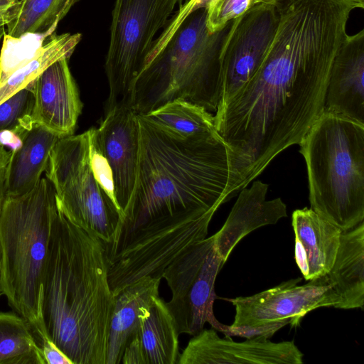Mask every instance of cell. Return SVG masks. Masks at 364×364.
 <instances>
[{"mask_svg": "<svg viewBox=\"0 0 364 364\" xmlns=\"http://www.w3.org/2000/svg\"><path fill=\"white\" fill-rule=\"evenodd\" d=\"M268 188V184L258 180L250 188L242 189L225 223L213 235L217 251L225 263L247 235L287 217V205L280 198L267 200Z\"/></svg>", "mask_w": 364, "mask_h": 364, "instance_id": "obj_17", "label": "cell"}, {"mask_svg": "<svg viewBox=\"0 0 364 364\" xmlns=\"http://www.w3.org/2000/svg\"><path fill=\"white\" fill-rule=\"evenodd\" d=\"M279 21L278 0L258 4L231 21L219 58L220 93L218 107L231 98L259 68Z\"/></svg>", "mask_w": 364, "mask_h": 364, "instance_id": "obj_11", "label": "cell"}, {"mask_svg": "<svg viewBox=\"0 0 364 364\" xmlns=\"http://www.w3.org/2000/svg\"><path fill=\"white\" fill-rule=\"evenodd\" d=\"M188 1V0H185V1Z\"/></svg>", "mask_w": 364, "mask_h": 364, "instance_id": "obj_38", "label": "cell"}, {"mask_svg": "<svg viewBox=\"0 0 364 364\" xmlns=\"http://www.w3.org/2000/svg\"><path fill=\"white\" fill-rule=\"evenodd\" d=\"M90 139V129L60 138L51 150L46 175L63 215L107 245L114 237L120 210L95 178Z\"/></svg>", "mask_w": 364, "mask_h": 364, "instance_id": "obj_7", "label": "cell"}, {"mask_svg": "<svg viewBox=\"0 0 364 364\" xmlns=\"http://www.w3.org/2000/svg\"><path fill=\"white\" fill-rule=\"evenodd\" d=\"M215 212L211 210L190 221L146 226L134 231L107 259L108 282L114 296L143 277L161 279L172 262L207 237Z\"/></svg>", "mask_w": 364, "mask_h": 364, "instance_id": "obj_9", "label": "cell"}, {"mask_svg": "<svg viewBox=\"0 0 364 364\" xmlns=\"http://www.w3.org/2000/svg\"><path fill=\"white\" fill-rule=\"evenodd\" d=\"M214 0H188L179 5L176 11L181 17H186L190 13L199 9H206Z\"/></svg>", "mask_w": 364, "mask_h": 364, "instance_id": "obj_33", "label": "cell"}, {"mask_svg": "<svg viewBox=\"0 0 364 364\" xmlns=\"http://www.w3.org/2000/svg\"><path fill=\"white\" fill-rule=\"evenodd\" d=\"M301 277L291 279L271 289L248 296L225 299L235 309L232 326H256L288 320L297 327L309 312L336 306L341 299L326 275L299 285Z\"/></svg>", "mask_w": 364, "mask_h": 364, "instance_id": "obj_12", "label": "cell"}, {"mask_svg": "<svg viewBox=\"0 0 364 364\" xmlns=\"http://www.w3.org/2000/svg\"><path fill=\"white\" fill-rule=\"evenodd\" d=\"M183 0H115L105 70L109 86L105 111L128 104L157 33Z\"/></svg>", "mask_w": 364, "mask_h": 364, "instance_id": "obj_8", "label": "cell"}, {"mask_svg": "<svg viewBox=\"0 0 364 364\" xmlns=\"http://www.w3.org/2000/svg\"><path fill=\"white\" fill-rule=\"evenodd\" d=\"M19 0H0V26L7 25Z\"/></svg>", "mask_w": 364, "mask_h": 364, "instance_id": "obj_34", "label": "cell"}, {"mask_svg": "<svg viewBox=\"0 0 364 364\" xmlns=\"http://www.w3.org/2000/svg\"><path fill=\"white\" fill-rule=\"evenodd\" d=\"M5 34V30L4 26H0V41Z\"/></svg>", "mask_w": 364, "mask_h": 364, "instance_id": "obj_36", "label": "cell"}, {"mask_svg": "<svg viewBox=\"0 0 364 364\" xmlns=\"http://www.w3.org/2000/svg\"><path fill=\"white\" fill-rule=\"evenodd\" d=\"M161 279L143 277L115 296L111 317L106 364H119L124 350L139 333L142 315L159 296Z\"/></svg>", "mask_w": 364, "mask_h": 364, "instance_id": "obj_19", "label": "cell"}, {"mask_svg": "<svg viewBox=\"0 0 364 364\" xmlns=\"http://www.w3.org/2000/svg\"><path fill=\"white\" fill-rule=\"evenodd\" d=\"M6 171L7 166L6 163L0 159V210L6 198Z\"/></svg>", "mask_w": 364, "mask_h": 364, "instance_id": "obj_35", "label": "cell"}, {"mask_svg": "<svg viewBox=\"0 0 364 364\" xmlns=\"http://www.w3.org/2000/svg\"><path fill=\"white\" fill-rule=\"evenodd\" d=\"M3 295L2 289H1V272H0V296Z\"/></svg>", "mask_w": 364, "mask_h": 364, "instance_id": "obj_37", "label": "cell"}, {"mask_svg": "<svg viewBox=\"0 0 364 364\" xmlns=\"http://www.w3.org/2000/svg\"><path fill=\"white\" fill-rule=\"evenodd\" d=\"M206 21L204 8L169 18L133 84L128 105L136 114L146 115L176 99L215 112L220 93V53L231 21L212 33Z\"/></svg>", "mask_w": 364, "mask_h": 364, "instance_id": "obj_4", "label": "cell"}, {"mask_svg": "<svg viewBox=\"0 0 364 364\" xmlns=\"http://www.w3.org/2000/svg\"><path fill=\"white\" fill-rule=\"evenodd\" d=\"M46 364H73L71 360L50 339L41 346Z\"/></svg>", "mask_w": 364, "mask_h": 364, "instance_id": "obj_32", "label": "cell"}, {"mask_svg": "<svg viewBox=\"0 0 364 364\" xmlns=\"http://www.w3.org/2000/svg\"><path fill=\"white\" fill-rule=\"evenodd\" d=\"M289 323L290 322L288 320L279 321L256 326H232L231 325L227 326L222 323L219 331L222 332L225 336L229 337L240 336L246 338H252L258 336H262L269 339L279 329Z\"/></svg>", "mask_w": 364, "mask_h": 364, "instance_id": "obj_30", "label": "cell"}, {"mask_svg": "<svg viewBox=\"0 0 364 364\" xmlns=\"http://www.w3.org/2000/svg\"><path fill=\"white\" fill-rule=\"evenodd\" d=\"M324 110L364 124V29L348 35L333 60Z\"/></svg>", "mask_w": 364, "mask_h": 364, "instance_id": "obj_16", "label": "cell"}, {"mask_svg": "<svg viewBox=\"0 0 364 364\" xmlns=\"http://www.w3.org/2000/svg\"><path fill=\"white\" fill-rule=\"evenodd\" d=\"M311 209L342 231L364 219V124L323 110L299 144Z\"/></svg>", "mask_w": 364, "mask_h": 364, "instance_id": "obj_6", "label": "cell"}, {"mask_svg": "<svg viewBox=\"0 0 364 364\" xmlns=\"http://www.w3.org/2000/svg\"><path fill=\"white\" fill-rule=\"evenodd\" d=\"M137 118L135 185L105 245L107 259L138 228L200 218L245 188L235 155L216 130L183 136L146 115Z\"/></svg>", "mask_w": 364, "mask_h": 364, "instance_id": "obj_2", "label": "cell"}, {"mask_svg": "<svg viewBox=\"0 0 364 364\" xmlns=\"http://www.w3.org/2000/svg\"><path fill=\"white\" fill-rule=\"evenodd\" d=\"M114 299L104 242L58 208L41 282L47 337L73 364H106Z\"/></svg>", "mask_w": 364, "mask_h": 364, "instance_id": "obj_3", "label": "cell"}, {"mask_svg": "<svg viewBox=\"0 0 364 364\" xmlns=\"http://www.w3.org/2000/svg\"><path fill=\"white\" fill-rule=\"evenodd\" d=\"M90 161L96 181L107 196L117 204L112 172L107 159L97 143L95 128L90 129Z\"/></svg>", "mask_w": 364, "mask_h": 364, "instance_id": "obj_29", "label": "cell"}, {"mask_svg": "<svg viewBox=\"0 0 364 364\" xmlns=\"http://www.w3.org/2000/svg\"><path fill=\"white\" fill-rule=\"evenodd\" d=\"M356 7L353 0H278L279 21L263 61L213 115L245 188L299 144L323 112L331 68Z\"/></svg>", "mask_w": 364, "mask_h": 364, "instance_id": "obj_1", "label": "cell"}, {"mask_svg": "<svg viewBox=\"0 0 364 364\" xmlns=\"http://www.w3.org/2000/svg\"><path fill=\"white\" fill-rule=\"evenodd\" d=\"M303 357L294 341L273 343L258 336L236 342L211 328L193 336L177 364H302Z\"/></svg>", "mask_w": 364, "mask_h": 364, "instance_id": "obj_13", "label": "cell"}, {"mask_svg": "<svg viewBox=\"0 0 364 364\" xmlns=\"http://www.w3.org/2000/svg\"><path fill=\"white\" fill-rule=\"evenodd\" d=\"M294 232V259L306 281L327 274L335 259L342 230L312 209L295 210L291 215Z\"/></svg>", "mask_w": 364, "mask_h": 364, "instance_id": "obj_18", "label": "cell"}, {"mask_svg": "<svg viewBox=\"0 0 364 364\" xmlns=\"http://www.w3.org/2000/svg\"><path fill=\"white\" fill-rule=\"evenodd\" d=\"M34 80L0 103V134L11 133L18 139L34 124Z\"/></svg>", "mask_w": 364, "mask_h": 364, "instance_id": "obj_27", "label": "cell"}, {"mask_svg": "<svg viewBox=\"0 0 364 364\" xmlns=\"http://www.w3.org/2000/svg\"><path fill=\"white\" fill-rule=\"evenodd\" d=\"M0 364H46L28 323L14 311H0Z\"/></svg>", "mask_w": 364, "mask_h": 364, "instance_id": "obj_25", "label": "cell"}, {"mask_svg": "<svg viewBox=\"0 0 364 364\" xmlns=\"http://www.w3.org/2000/svg\"><path fill=\"white\" fill-rule=\"evenodd\" d=\"M224 264L212 235L195 243L164 270L162 278L171 291L166 306L180 334L194 336L205 323L219 331L222 323L213 313L215 282Z\"/></svg>", "mask_w": 364, "mask_h": 364, "instance_id": "obj_10", "label": "cell"}, {"mask_svg": "<svg viewBox=\"0 0 364 364\" xmlns=\"http://www.w3.org/2000/svg\"><path fill=\"white\" fill-rule=\"evenodd\" d=\"M179 335L166 303L158 296L143 314L139 332L146 364H177Z\"/></svg>", "mask_w": 364, "mask_h": 364, "instance_id": "obj_22", "label": "cell"}, {"mask_svg": "<svg viewBox=\"0 0 364 364\" xmlns=\"http://www.w3.org/2000/svg\"><path fill=\"white\" fill-rule=\"evenodd\" d=\"M146 116L183 136L216 130L210 112L181 99L170 101Z\"/></svg>", "mask_w": 364, "mask_h": 364, "instance_id": "obj_26", "label": "cell"}, {"mask_svg": "<svg viewBox=\"0 0 364 364\" xmlns=\"http://www.w3.org/2000/svg\"><path fill=\"white\" fill-rule=\"evenodd\" d=\"M97 143L107 159L113 176L114 197L122 211L134 188L139 153L137 114L127 104H118L105 111L95 129Z\"/></svg>", "mask_w": 364, "mask_h": 364, "instance_id": "obj_14", "label": "cell"}, {"mask_svg": "<svg viewBox=\"0 0 364 364\" xmlns=\"http://www.w3.org/2000/svg\"><path fill=\"white\" fill-rule=\"evenodd\" d=\"M341 299L336 309H363L364 305V223L343 231L333 264L326 274Z\"/></svg>", "mask_w": 364, "mask_h": 364, "instance_id": "obj_21", "label": "cell"}, {"mask_svg": "<svg viewBox=\"0 0 364 364\" xmlns=\"http://www.w3.org/2000/svg\"><path fill=\"white\" fill-rule=\"evenodd\" d=\"M68 60L54 61L34 80L33 121L61 137L73 134L82 109Z\"/></svg>", "mask_w": 364, "mask_h": 364, "instance_id": "obj_15", "label": "cell"}, {"mask_svg": "<svg viewBox=\"0 0 364 364\" xmlns=\"http://www.w3.org/2000/svg\"><path fill=\"white\" fill-rule=\"evenodd\" d=\"M80 0H19L6 25L7 34L18 38L33 33L50 36L58 23Z\"/></svg>", "mask_w": 364, "mask_h": 364, "instance_id": "obj_23", "label": "cell"}, {"mask_svg": "<svg viewBox=\"0 0 364 364\" xmlns=\"http://www.w3.org/2000/svg\"><path fill=\"white\" fill-rule=\"evenodd\" d=\"M81 38L79 33L60 35L54 33L49 36L36 55L15 70L0 86V103L28 85L54 61L62 58H70Z\"/></svg>", "mask_w": 364, "mask_h": 364, "instance_id": "obj_24", "label": "cell"}, {"mask_svg": "<svg viewBox=\"0 0 364 364\" xmlns=\"http://www.w3.org/2000/svg\"><path fill=\"white\" fill-rule=\"evenodd\" d=\"M60 138L35 123L21 135L20 144L11 149L7 166L6 196L25 194L37 186L47 168L51 150Z\"/></svg>", "mask_w": 364, "mask_h": 364, "instance_id": "obj_20", "label": "cell"}, {"mask_svg": "<svg viewBox=\"0 0 364 364\" xmlns=\"http://www.w3.org/2000/svg\"><path fill=\"white\" fill-rule=\"evenodd\" d=\"M123 364H146L139 333L126 346L122 357Z\"/></svg>", "mask_w": 364, "mask_h": 364, "instance_id": "obj_31", "label": "cell"}, {"mask_svg": "<svg viewBox=\"0 0 364 364\" xmlns=\"http://www.w3.org/2000/svg\"><path fill=\"white\" fill-rule=\"evenodd\" d=\"M57 211L53 186L44 177L29 192L6 196L0 210L2 293L39 346L48 338L41 318V282Z\"/></svg>", "mask_w": 364, "mask_h": 364, "instance_id": "obj_5", "label": "cell"}, {"mask_svg": "<svg viewBox=\"0 0 364 364\" xmlns=\"http://www.w3.org/2000/svg\"><path fill=\"white\" fill-rule=\"evenodd\" d=\"M276 0H214L206 8V25L210 33L223 29L233 19L254 6Z\"/></svg>", "mask_w": 364, "mask_h": 364, "instance_id": "obj_28", "label": "cell"}]
</instances>
